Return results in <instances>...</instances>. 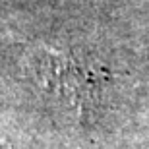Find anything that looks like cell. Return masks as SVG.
<instances>
[{
	"instance_id": "obj_2",
	"label": "cell",
	"mask_w": 149,
	"mask_h": 149,
	"mask_svg": "<svg viewBox=\"0 0 149 149\" xmlns=\"http://www.w3.org/2000/svg\"><path fill=\"white\" fill-rule=\"evenodd\" d=\"M0 149H6V147H4V143H2V138H0Z\"/></svg>"
},
{
	"instance_id": "obj_1",
	"label": "cell",
	"mask_w": 149,
	"mask_h": 149,
	"mask_svg": "<svg viewBox=\"0 0 149 149\" xmlns=\"http://www.w3.org/2000/svg\"><path fill=\"white\" fill-rule=\"evenodd\" d=\"M22 66L39 97L79 126L97 120L114 83L111 68L81 50L39 47L23 58Z\"/></svg>"
}]
</instances>
